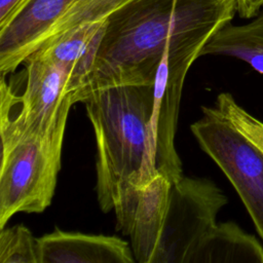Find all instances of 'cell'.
<instances>
[{"label": "cell", "instance_id": "2", "mask_svg": "<svg viewBox=\"0 0 263 263\" xmlns=\"http://www.w3.org/2000/svg\"><path fill=\"white\" fill-rule=\"evenodd\" d=\"M227 202L209 179L157 174L115 212L117 229L129 237L139 263H189Z\"/></svg>", "mask_w": 263, "mask_h": 263}, {"label": "cell", "instance_id": "13", "mask_svg": "<svg viewBox=\"0 0 263 263\" xmlns=\"http://www.w3.org/2000/svg\"><path fill=\"white\" fill-rule=\"evenodd\" d=\"M0 263H39L38 238L23 224L1 228Z\"/></svg>", "mask_w": 263, "mask_h": 263}, {"label": "cell", "instance_id": "1", "mask_svg": "<svg viewBox=\"0 0 263 263\" xmlns=\"http://www.w3.org/2000/svg\"><path fill=\"white\" fill-rule=\"evenodd\" d=\"M237 13V0H128L106 22L88 90L154 82L163 53L201 50Z\"/></svg>", "mask_w": 263, "mask_h": 263}, {"label": "cell", "instance_id": "11", "mask_svg": "<svg viewBox=\"0 0 263 263\" xmlns=\"http://www.w3.org/2000/svg\"><path fill=\"white\" fill-rule=\"evenodd\" d=\"M189 263H263V246L236 223H217L202 238Z\"/></svg>", "mask_w": 263, "mask_h": 263}, {"label": "cell", "instance_id": "10", "mask_svg": "<svg viewBox=\"0 0 263 263\" xmlns=\"http://www.w3.org/2000/svg\"><path fill=\"white\" fill-rule=\"evenodd\" d=\"M39 263H133L127 241L110 235L61 229L38 237Z\"/></svg>", "mask_w": 263, "mask_h": 263}, {"label": "cell", "instance_id": "8", "mask_svg": "<svg viewBox=\"0 0 263 263\" xmlns=\"http://www.w3.org/2000/svg\"><path fill=\"white\" fill-rule=\"evenodd\" d=\"M76 0H28L0 27V72H14L47 39Z\"/></svg>", "mask_w": 263, "mask_h": 263}, {"label": "cell", "instance_id": "12", "mask_svg": "<svg viewBox=\"0 0 263 263\" xmlns=\"http://www.w3.org/2000/svg\"><path fill=\"white\" fill-rule=\"evenodd\" d=\"M243 25L227 24L204 45L200 57L227 55L249 64L263 74V11Z\"/></svg>", "mask_w": 263, "mask_h": 263}, {"label": "cell", "instance_id": "14", "mask_svg": "<svg viewBox=\"0 0 263 263\" xmlns=\"http://www.w3.org/2000/svg\"><path fill=\"white\" fill-rule=\"evenodd\" d=\"M214 106L223 117L263 153V121L242 108L229 92L219 93Z\"/></svg>", "mask_w": 263, "mask_h": 263}, {"label": "cell", "instance_id": "15", "mask_svg": "<svg viewBox=\"0 0 263 263\" xmlns=\"http://www.w3.org/2000/svg\"><path fill=\"white\" fill-rule=\"evenodd\" d=\"M28 0H0V27L5 25Z\"/></svg>", "mask_w": 263, "mask_h": 263}, {"label": "cell", "instance_id": "7", "mask_svg": "<svg viewBox=\"0 0 263 263\" xmlns=\"http://www.w3.org/2000/svg\"><path fill=\"white\" fill-rule=\"evenodd\" d=\"M199 57L197 49L167 50L155 74L151 116L152 152L156 171L171 180L183 176L175 139L184 81L191 65Z\"/></svg>", "mask_w": 263, "mask_h": 263}, {"label": "cell", "instance_id": "3", "mask_svg": "<svg viewBox=\"0 0 263 263\" xmlns=\"http://www.w3.org/2000/svg\"><path fill=\"white\" fill-rule=\"evenodd\" d=\"M154 82H119L80 100L96 139V191L101 210L117 211L156 171L151 142Z\"/></svg>", "mask_w": 263, "mask_h": 263}, {"label": "cell", "instance_id": "4", "mask_svg": "<svg viewBox=\"0 0 263 263\" xmlns=\"http://www.w3.org/2000/svg\"><path fill=\"white\" fill-rule=\"evenodd\" d=\"M66 126L45 134L1 138L0 228L18 213H42L51 203Z\"/></svg>", "mask_w": 263, "mask_h": 263}, {"label": "cell", "instance_id": "16", "mask_svg": "<svg viewBox=\"0 0 263 263\" xmlns=\"http://www.w3.org/2000/svg\"><path fill=\"white\" fill-rule=\"evenodd\" d=\"M263 8V0H237V13L243 18L256 16Z\"/></svg>", "mask_w": 263, "mask_h": 263}, {"label": "cell", "instance_id": "6", "mask_svg": "<svg viewBox=\"0 0 263 263\" xmlns=\"http://www.w3.org/2000/svg\"><path fill=\"white\" fill-rule=\"evenodd\" d=\"M201 112L191 133L237 192L263 241V153L215 106H202Z\"/></svg>", "mask_w": 263, "mask_h": 263}, {"label": "cell", "instance_id": "5", "mask_svg": "<svg viewBox=\"0 0 263 263\" xmlns=\"http://www.w3.org/2000/svg\"><path fill=\"white\" fill-rule=\"evenodd\" d=\"M26 82L15 95L2 75L0 87L1 138L49 134L67 125L75 90L68 73L52 62L33 53L25 62Z\"/></svg>", "mask_w": 263, "mask_h": 263}, {"label": "cell", "instance_id": "9", "mask_svg": "<svg viewBox=\"0 0 263 263\" xmlns=\"http://www.w3.org/2000/svg\"><path fill=\"white\" fill-rule=\"evenodd\" d=\"M106 22L88 23L73 28L45 41L34 52L68 73L76 93V103H79V98L93 74Z\"/></svg>", "mask_w": 263, "mask_h": 263}]
</instances>
